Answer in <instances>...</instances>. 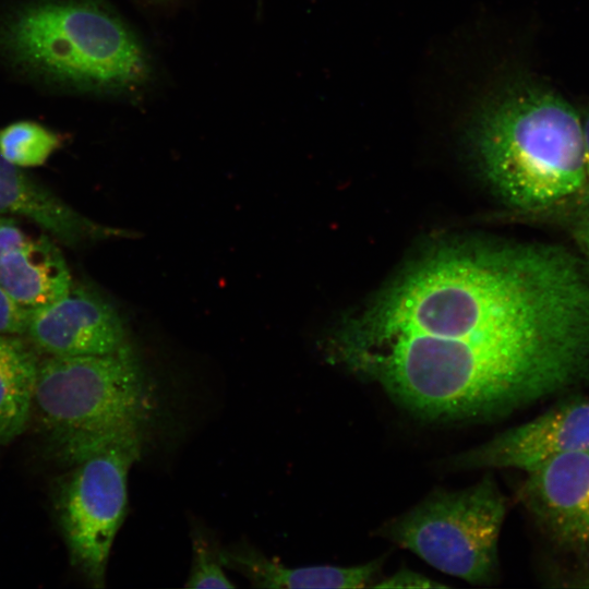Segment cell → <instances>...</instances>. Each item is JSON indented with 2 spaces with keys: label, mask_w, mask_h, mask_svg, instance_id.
<instances>
[{
  "label": "cell",
  "mask_w": 589,
  "mask_h": 589,
  "mask_svg": "<svg viewBox=\"0 0 589 589\" xmlns=\"http://www.w3.org/2000/svg\"><path fill=\"white\" fill-rule=\"evenodd\" d=\"M325 347L423 418L505 414L589 376V263L550 245L445 244Z\"/></svg>",
  "instance_id": "1"
},
{
  "label": "cell",
  "mask_w": 589,
  "mask_h": 589,
  "mask_svg": "<svg viewBox=\"0 0 589 589\" xmlns=\"http://www.w3.org/2000/svg\"><path fill=\"white\" fill-rule=\"evenodd\" d=\"M480 168L497 195L525 213L578 205L585 183L581 120L557 93L519 86L480 118Z\"/></svg>",
  "instance_id": "2"
},
{
  "label": "cell",
  "mask_w": 589,
  "mask_h": 589,
  "mask_svg": "<svg viewBox=\"0 0 589 589\" xmlns=\"http://www.w3.org/2000/svg\"><path fill=\"white\" fill-rule=\"evenodd\" d=\"M152 410L148 378L127 342L101 354L39 359L27 429L63 469L129 431L145 429Z\"/></svg>",
  "instance_id": "3"
},
{
  "label": "cell",
  "mask_w": 589,
  "mask_h": 589,
  "mask_svg": "<svg viewBox=\"0 0 589 589\" xmlns=\"http://www.w3.org/2000/svg\"><path fill=\"white\" fill-rule=\"evenodd\" d=\"M0 50L49 80L98 92L147 83L148 58L133 32L100 0H40L0 24Z\"/></svg>",
  "instance_id": "4"
},
{
  "label": "cell",
  "mask_w": 589,
  "mask_h": 589,
  "mask_svg": "<svg viewBox=\"0 0 589 589\" xmlns=\"http://www.w3.org/2000/svg\"><path fill=\"white\" fill-rule=\"evenodd\" d=\"M505 514V497L485 477L467 489L430 495L382 531L434 568L485 585L496 576Z\"/></svg>",
  "instance_id": "5"
},
{
  "label": "cell",
  "mask_w": 589,
  "mask_h": 589,
  "mask_svg": "<svg viewBox=\"0 0 589 589\" xmlns=\"http://www.w3.org/2000/svg\"><path fill=\"white\" fill-rule=\"evenodd\" d=\"M145 429L124 433L63 468L52 507L72 566L96 588L106 582L115 538L128 512V476L143 452Z\"/></svg>",
  "instance_id": "6"
},
{
  "label": "cell",
  "mask_w": 589,
  "mask_h": 589,
  "mask_svg": "<svg viewBox=\"0 0 589 589\" xmlns=\"http://www.w3.org/2000/svg\"><path fill=\"white\" fill-rule=\"evenodd\" d=\"M45 356L101 354L125 345L117 310L96 290L74 284L60 300L35 309L25 335Z\"/></svg>",
  "instance_id": "7"
},
{
  "label": "cell",
  "mask_w": 589,
  "mask_h": 589,
  "mask_svg": "<svg viewBox=\"0 0 589 589\" xmlns=\"http://www.w3.org/2000/svg\"><path fill=\"white\" fill-rule=\"evenodd\" d=\"M589 449V399L569 401L456 458L455 466L529 470L555 454Z\"/></svg>",
  "instance_id": "8"
},
{
  "label": "cell",
  "mask_w": 589,
  "mask_h": 589,
  "mask_svg": "<svg viewBox=\"0 0 589 589\" xmlns=\"http://www.w3.org/2000/svg\"><path fill=\"white\" fill-rule=\"evenodd\" d=\"M526 472L521 502L540 527L567 548L589 506V449L555 454Z\"/></svg>",
  "instance_id": "9"
},
{
  "label": "cell",
  "mask_w": 589,
  "mask_h": 589,
  "mask_svg": "<svg viewBox=\"0 0 589 589\" xmlns=\"http://www.w3.org/2000/svg\"><path fill=\"white\" fill-rule=\"evenodd\" d=\"M25 217L61 243L76 248L134 231L101 225L76 212L49 189L0 156V215Z\"/></svg>",
  "instance_id": "10"
},
{
  "label": "cell",
  "mask_w": 589,
  "mask_h": 589,
  "mask_svg": "<svg viewBox=\"0 0 589 589\" xmlns=\"http://www.w3.org/2000/svg\"><path fill=\"white\" fill-rule=\"evenodd\" d=\"M0 285L23 306L40 309L63 298L73 280L61 250L40 236L27 238L1 259Z\"/></svg>",
  "instance_id": "11"
},
{
  "label": "cell",
  "mask_w": 589,
  "mask_h": 589,
  "mask_svg": "<svg viewBox=\"0 0 589 589\" xmlns=\"http://www.w3.org/2000/svg\"><path fill=\"white\" fill-rule=\"evenodd\" d=\"M225 567L236 569L259 588H364L381 569L380 561L342 567H288L249 545L219 551Z\"/></svg>",
  "instance_id": "12"
},
{
  "label": "cell",
  "mask_w": 589,
  "mask_h": 589,
  "mask_svg": "<svg viewBox=\"0 0 589 589\" xmlns=\"http://www.w3.org/2000/svg\"><path fill=\"white\" fill-rule=\"evenodd\" d=\"M39 359L22 336L0 335V448L27 430Z\"/></svg>",
  "instance_id": "13"
},
{
  "label": "cell",
  "mask_w": 589,
  "mask_h": 589,
  "mask_svg": "<svg viewBox=\"0 0 589 589\" xmlns=\"http://www.w3.org/2000/svg\"><path fill=\"white\" fill-rule=\"evenodd\" d=\"M59 136L33 121H19L0 130V156L21 167L44 165L60 146Z\"/></svg>",
  "instance_id": "14"
},
{
  "label": "cell",
  "mask_w": 589,
  "mask_h": 589,
  "mask_svg": "<svg viewBox=\"0 0 589 589\" xmlns=\"http://www.w3.org/2000/svg\"><path fill=\"white\" fill-rule=\"evenodd\" d=\"M193 560L187 588H235L225 574L219 550L202 533L193 537Z\"/></svg>",
  "instance_id": "15"
},
{
  "label": "cell",
  "mask_w": 589,
  "mask_h": 589,
  "mask_svg": "<svg viewBox=\"0 0 589 589\" xmlns=\"http://www.w3.org/2000/svg\"><path fill=\"white\" fill-rule=\"evenodd\" d=\"M34 310L16 302L0 285V335L25 336Z\"/></svg>",
  "instance_id": "16"
},
{
  "label": "cell",
  "mask_w": 589,
  "mask_h": 589,
  "mask_svg": "<svg viewBox=\"0 0 589 589\" xmlns=\"http://www.w3.org/2000/svg\"><path fill=\"white\" fill-rule=\"evenodd\" d=\"M375 588H443L444 584L434 581L433 579L410 570L400 569L395 574L382 579L380 582L372 585Z\"/></svg>",
  "instance_id": "17"
},
{
  "label": "cell",
  "mask_w": 589,
  "mask_h": 589,
  "mask_svg": "<svg viewBox=\"0 0 589 589\" xmlns=\"http://www.w3.org/2000/svg\"><path fill=\"white\" fill-rule=\"evenodd\" d=\"M27 239L15 219L0 215V261L14 248Z\"/></svg>",
  "instance_id": "18"
},
{
  "label": "cell",
  "mask_w": 589,
  "mask_h": 589,
  "mask_svg": "<svg viewBox=\"0 0 589 589\" xmlns=\"http://www.w3.org/2000/svg\"><path fill=\"white\" fill-rule=\"evenodd\" d=\"M582 558L589 560V506L584 513L567 546Z\"/></svg>",
  "instance_id": "19"
},
{
  "label": "cell",
  "mask_w": 589,
  "mask_h": 589,
  "mask_svg": "<svg viewBox=\"0 0 589 589\" xmlns=\"http://www.w3.org/2000/svg\"><path fill=\"white\" fill-rule=\"evenodd\" d=\"M576 216L574 237L579 248L589 256V203L578 207Z\"/></svg>",
  "instance_id": "20"
},
{
  "label": "cell",
  "mask_w": 589,
  "mask_h": 589,
  "mask_svg": "<svg viewBox=\"0 0 589 589\" xmlns=\"http://www.w3.org/2000/svg\"><path fill=\"white\" fill-rule=\"evenodd\" d=\"M582 130V149H584V166H585V183L580 201L577 208L589 203V115L581 122Z\"/></svg>",
  "instance_id": "21"
}]
</instances>
